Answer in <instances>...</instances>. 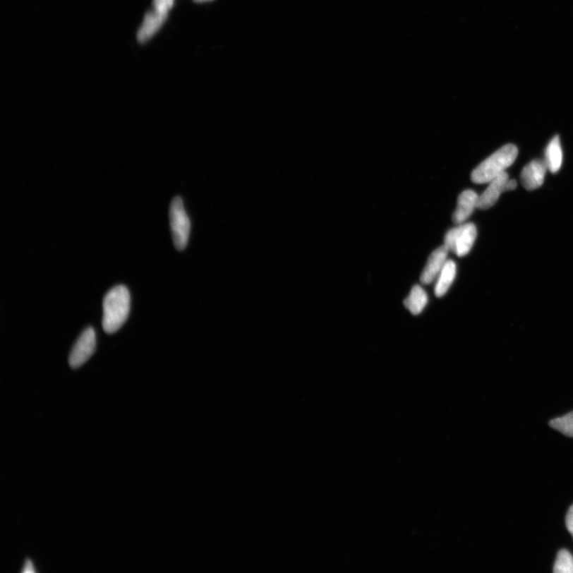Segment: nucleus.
I'll return each instance as SVG.
<instances>
[{
	"label": "nucleus",
	"mask_w": 573,
	"mask_h": 573,
	"mask_svg": "<svg viewBox=\"0 0 573 573\" xmlns=\"http://www.w3.org/2000/svg\"><path fill=\"white\" fill-rule=\"evenodd\" d=\"M195 1H196L198 3H202V2L211 1V0H195Z\"/></svg>",
	"instance_id": "19"
},
{
	"label": "nucleus",
	"mask_w": 573,
	"mask_h": 573,
	"mask_svg": "<svg viewBox=\"0 0 573 573\" xmlns=\"http://www.w3.org/2000/svg\"><path fill=\"white\" fill-rule=\"evenodd\" d=\"M476 236L477 229L474 224H460L446 234L445 246L457 256L464 257L471 251Z\"/></svg>",
	"instance_id": "4"
},
{
	"label": "nucleus",
	"mask_w": 573,
	"mask_h": 573,
	"mask_svg": "<svg viewBox=\"0 0 573 573\" xmlns=\"http://www.w3.org/2000/svg\"><path fill=\"white\" fill-rule=\"evenodd\" d=\"M457 275V265L453 260H447L443 270H441L439 278L435 284V294L438 297H442L447 294L448 289Z\"/></svg>",
	"instance_id": "12"
},
{
	"label": "nucleus",
	"mask_w": 573,
	"mask_h": 573,
	"mask_svg": "<svg viewBox=\"0 0 573 573\" xmlns=\"http://www.w3.org/2000/svg\"><path fill=\"white\" fill-rule=\"evenodd\" d=\"M517 188V182L514 179H509L507 183V191H510L516 189Z\"/></svg>",
	"instance_id": "18"
},
{
	"label": "nucleus",
	"mask_w": 573,
	"mask_h": 573,
	"mask_svg": "<svg viewBox=\"0 0 573 573\" xmlns=\"http://www.w3.org/2000/svg\"><path fill=\"white\" fill-rule=\"evenodd\" d=\"M548 171L544 160L535 159L527 164L521 174V183L527 191H533L543 186Z\"/></svg>",
	"instance_id": "6"
},
{
	"label": "nucleus",
	"mask_w": 573,
	"mask_h": 573,
	"mask_svg": "<svg viewBox=\"0 0 573 573\" xmlns=\"http://www.w3.org/2000/svg\"><path fill=\"white\" fill-rule=\"evenodd\" d=\"M130 294L126 286L119 285L106 294L103 302L102 325L107 334H114L126 322L130 311Z\"/></svg>",
	"instance_id": "1"
},
{
	"label": "nucleus",
	"mask_w": 573,
	"mask_h": 573,
	"mask_svg": "<svg viewBox=\"0 0 573 573\" xmlns=\"http://www.w3.org/2000/svg\"><path fill=\"white\" fill-rule=\"evenodd\" d=\"M508 174L505 171L489 183L488 188L478 196V209L488 210L497 203L503 192L507 191V183L509 180Z\"/></svg>",
	"instance_id": "7"
},
{
	"label": "nucleus",
	"mask_w": 573,
	"mask_h": 573,
	"mask_svg": "<svg viewBox=\"0 0 573 573\" xmlns=\"http://www.w3.org/2000/svg\"><path fill=\"white\" fill-rule=\"evenodd\" d=\"M428 296L425 290L421 286L415 285L410 291L409 296L404 300V304L410 313L419 315L426 306Z\"/></svg>",
	"instance_id": "13"
},
{
	"label": "nucleus",
	"mask_w": 573,
	"mask_h": 573,
	"mask_svg": "<svg viewBox=\"0 0 573 573\" xmlns=\"http://www.w3.org/2000/svg\"><path fill=\"white\" fill-rule=\"evenodd\" d=\"M95 349L96 333L95 329L86 328L74 344L70 357H68V363L72 368H78L91 358Z\"/></svg>",
	"instance_id": "5"
},
{
	"label": "nucleus",
	"mask_w": 573,
	"mask_h": 573,
	"mask_svg": "<svg viewBox=\"0 0 573 573\" xmlns=\"http://www.w3.org/2000/svg\"><path fill=\"white\" fill-rule=\"evenodd\" d=\"M566 526L569 532L572 534L573 538V505L569 508L568 513L566 515Z\"/></svg>",
	"instance_id": "17"
},
{
	"label": "nucleus",
	"mask_w": 573,
	"mask_h": 573,
	"mask_svg": "<svg viewBox=\"0 0 573 573\" xmlns=\"http://www.w3.org/2000/svg\"><path fill=\"white\" fill-rule=\"evenodd\" d=\"M518 155V147L514 145L502 147L473 171L472 181L477 184L490 183L491 180L505 172L507 168L514 163Z\"/></svg>",
	"instance_id": "2"
},
{
	"label": "nucleus",
	"mask_w": 573,
	"mask_h": 573,
	"mask_svg": "<svg viewBox=\"0 0 573 573\" xmlns=\"http://www.w3.org/2000/svg\"><path fill=\"white\" fill-rule=\"evenodd\" d=\"M550 426L567 437L573 438V411L562 417L550 421Z\"/></svg>",
	"instance_id": "14"
},
{
	"label": "nucleus",
	"mask_w": 573,
	"mask_h": 573,
	"mask_svg": "<svg viewBox=\"0 0 573 573\" xmlns=\"http://www.w3.org/2000/svg\"><path fill=\"white\" fill-rule=\"evenodd\" d=\"M450 251L444 245L435 249L429 257L428 263L423 269L421 282L423 284H430L434 282L435 278L439 277L440 273L447 263V254Z\"/></svg>",
	"instance_id": "8"
},
{
	"label": "nucleus",
	"mask_w": 573,
	"mask_h": 573,
	"mask_svg": "<svg viewBox=\"0 0 573 573\" xmlns=\"http://www.w3.org/2000/svg\"><path fill=\"white\" fill-rule=\"evenodd\" d=\"M172 240L177 251H182L188 245L191 222L181 197L173 199L169 210Z\"/></svg>",
	"instance_id": "3"
},
{
	"label": "nucleus",
	"mask_w": 573,
	"mask_h": 573,
	"mask_svg": "<svg viewBox=\"0 0 573 573\" xmlns=\"http://www.w3.org/2000/svg\"><path fill=\"white\" fill-rule=\"evenodd\" d=\"M544 161L548 170L551 173H557L562 167L563 152L558 135L553 137L549 145H548Z\"/></svg>",
	"instance_id": "11"
},
{
	"label": "nucleus",
	"mask_w": 573,
	"mask_h": 573,
	"mask_svg": "<svg viewBox=\"0 0 573 573\" xmlns=\"http://www.w3.org/2000/svg\"><path fill=\"white\" fill-rule=\"evenodd\" d=\"M167 18V15L161 14L159 12L153 9L147 12L145 20H143L138 31V34H137L138 41L145 42L150 40L160 28L163 26Z\"/></svg>",
	"instance_id": "10"
},
{
	"label": "nucleus",
	"mask_w": 573,
	"mask_h": 573,
	"mask_svg": "<svg viewBox=\"0 0 573 573\" xmlns=\"http://www.w3.org/2000/svg\"><path fill=\"white\" fill-rule=\"evenodd\" d=\"M553 572L555 573H573V557L568 550H562L558 553Z\"/></svg>",
	"instance_id": "15"
},
{
	"label": "nucleus",
	"mask_w": 573,
	"mask_h": 573,
	"mask_svg": "<svg viewBox=\"0 0 573 573\" xmlns=\"http://www.w3.org/2000/svg\"><path fill=\"white\" fill-rule=\"evenodd\" d=\"M478 195L471 190L465 191L458 198L457 207L453 215L454 223L463 224L478 208Z\"/></svg>",
	"instance_id": "9"
},
{
	"label": "nucleus",
	"mask_w": 573,
	"mask_h": 573,
	"mask_svg": "<svg viewBox=\"0 0 573 573\" xmlns=\"http://www.w3.org/2000/svg\"><path fill=\"white\" fill-rule=\"evenodd\" d=\"M174 2V0H153V10L167 16L173 8Z\"/></svg>",
	"instance_id": "16"
}]
</instances>
